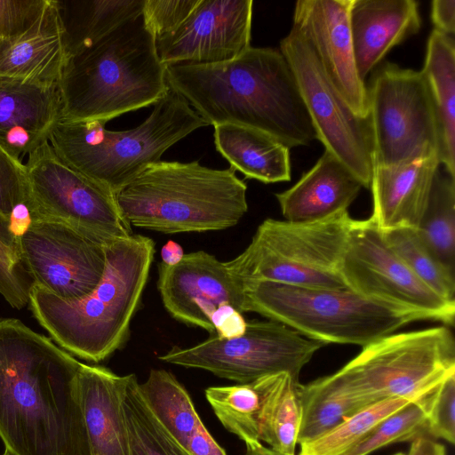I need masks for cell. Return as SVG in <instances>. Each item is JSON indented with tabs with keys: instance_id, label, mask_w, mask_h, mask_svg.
Segmentation results:
<instances>
[{
	"instance_id": "37",
	"label": "cell",
	"mask_w": 455,
	"mask_h": 455,
	"mask_svg": "<svg viewBox=\"0 0 455 455\" xmlns=\"http://www.w3.org/2000/svg\"><path fill=\"white\" fill-rule=\"evenodd\" d=\"M427 435L455 442V373L431 393L427 417Z\"/></svg>"
},
{
	"instance_id": "24",
	"label": "cell",
	"mask_w": 455,
	"mask_h": 455,
	"mask_svg": "<svg viewBox=\"0 0 455 455\" xmlns=\"http://www.w3.org/2000/svg\"><path fill=\"white\" fill-rule=\"evenodd\" d=\"M362 188L361 181L325 150L291 188L275 197L285 220L313 221L347 211Z\"/></svg>"
},
{
	"instance_id": "44",
	"label": "cell",
	"mask_w": 455,
	"mask_h": 455,
	"mask_svg": "<svg viewBox=\"0 0 455 455\" xmlns=\"http://www.w3.org/2000/svg\"><path fill=\"white\" fill-rule=\"evenodd\" d=\"M406 455H446L443 444L427 435H421L413 441Z\"/></svg>"
},
{
	"instance_id": "34",
	"label": "cell",
	"mask_w": 455,
	"mask_h": 455,
	"mask_svg": "<svg viewBox=\"0 0 455 455\" xmlns=\"http://www.w3.org/2000/svg\"><path fill=\"white\" fill-rule=\"evenodd\" d=\"M124 410L131 455H192L156 419L140 393L134 374L127 387Z\"/></svg>"
},
{
	"instance_id": "19",
	"label": "cell",
	"mask_w": 455,
	"mask_h": 455,
	"mask_svg": "<svg viewBox=\"0 0 455 455\" xmlns=\"http://www.w3.org/2000/svg\"><path fill=\"white\" fill-rule=\"evenodd\" d=\"M131 376L81 364L78 392L90 455H131L124 410Z\"/></svg>"
},
{
	"instance_id": "20",
	"label": "cell",
	"mask_w": 455,
	"mask_h": 455,
	"mask_svg": "<svg viewBox=\"0 0 455 455\" xmlns=\"http://www.w3.org/2000/svg\"><path fill=\"white\" fill-rule=\"evenodd\" d=\"M60 116L58 85L0 77V146L13 156L20 159L48 141Z\"/></svg>"
},
{
	"instance_id": "48",
	"label": "cell",
	"mask_w": 455,
	"mask_h": 455,
	"mask_svg": "<svg viewBox=\"0 0 455 455\" xmlns=\"http://www.w3.org/2000/svg\"><path fill=\"white\" fill-rule=\"evenodd\" d=\"M3 455H8V454L4 452Z\"/></svg>"
},
{
	"instance_id": "5",
	"label": "cell",
	"mask_w": 455,
	"mask_h": 455,
	"mask_svg": "<svg viewBox=\"0 0 455 455\" xmlns=\"http://www.w3.org/2000/svg\"><path fill=\"white\" fill-rule=\"evenodd\" d=\"M246 184L232 167L198 161H158L116 195L131 225L164 234L218 231L235 226L248 211Z\"/></svg>"
},
{
	"instance_id": "10",
	"label": "cell",
	"mask_w": 455,
	"mask_h": 455,
	"mask_svg": "<svg viewBox=\"0 0 455 455\" xmlns=\"http://www.w3.org/2000/svg\"><path fill=\"white\" fill-rule=\"evenodd\" d=\"M25 164L31 220L64 224L105 246L133 235L115 195L68 165L49 141L28 154Z\"/></svg>"
},
{
	"instance_id": "6",
	"label": "cell",
	"mask_w": 455,
	"mask_h": 455,
	"mask_svg": "<svg viewBox=\"0 0 455 455\" xmlns=\"http://www.w3.org/2000/svg\"><path fill=\"white\" fill-rule=\"evenodd\" d=\"M102 121L64 122L53 126L49 143L68 165L113 195L172 145L209 125L171 89L148 117L126 131H109Z\"/></svg>"
},
{
	"instance_id": "45",
	"label": "cell",
	"mask_w": 455,
	"mask_h": 455,
	"mask_svg": "<svg viewBox=\"0 0 455 455\" xmlns=\"http://www.w3.org/2000/svg\"><path fill=\"white\" fill-rule=\"evenodd\" d=\"M184 255L182 246L172 240L166 242L161 249L162 263L167 266L177 265Z\"/></svg>"
},
{
	"instance_id": "3",
	"label": "cell",
	"mask_w": 455,
	"mask_h": 455,
	"mask_svg": "<svg viewBox=\"0 0 455 455\" xmlns=\"http://www.w3.org/2000/svg\"><path fill=\"white\" fill-rule=\"evenodd\" d=\"M155 251V242L142 235L116 240L105 246L104 274L92 292L65 300L31 284L30 309L62 349L86 361H103L128 337Z\"/></svg>"
},
{
	"instance_id": "26",
	"label": "cell",
	"mask_w": 455,
	"mask_h": 455,
	"mask_svg": "<svg viewBox=\"0 0 455 455\" xmlns=\"http://www.w3.org/2000/svg\"><path fill=\"white\" fill-rule=\"evenodd\" d=\"M218 152L235 171L264 183L291 180L290 148L273 136L235 124L214 125Z\"/></svg>"
},
{
	"instance_id": "21",
	"label": "cell",
	"mask_w": 455,
	"mask_h": 455,
	"mask_svg": "<svg viewBox=\"0 0 455 455\" xmlns=\"http://www.w3.org/2000/svg\"><path fill=\"white\" fill-rule=\"evenodd\" d=\"M349 24L356 69L364 82L395 45L421 27L414 0H352Z\"/></svg>"
},
{
	"instance_id": "38",
	"label": "cell",
	"mask_w": 455,
	"mask_h": 455,
	"mask_svg": "<svg viewBox=\"0 0 455 455\" xmlns=\"http://www.w3.org/2000/svg\"><path fill=\"white\" fill-rule=\"evenodd\" d=\"M28 194L26 164L0 146V213L9 220L12 211L26 204Z\"/></svg>"
},
{
	"instance_id": "1",
	"label": "cell",
	"mask_w": 455,
	"mask_h": 455,
	"mask_svg": "<svg viewBox=\"0 0 455 455\" xmlns=\"http://www.w3.org/2000/svg\"><path fill=\"white\" fill-rule=\"evenodd\" d=\"M82 363L15 318L0 319V438L8 455H90Z\"/></svg>"
},
{
	"instance_id": "33",
	"label": "cell",
	"mask_w": 455,
	"mask_h": 455,
	"mask_svg": "<svg viewBox=\"0 0 455 455\" xmlns=\"http://www.w3.org/2000/svg\"><path fill=\"white\" fill-rule=\"evenodd\" d=\"M381 232L387 244L420 280L443 298L455 301V274L435 256L416 228Z\"/></svg>"
},
{
	"instance_id": "7",
	"label": "cell",
	"mask_w": 455,
	"mask_h": 455,
	"mask_svg": "<svg viewBox=\"0 0 455 455\" xmlns=\"http://www.w3.org/2000/svg\"><path fill=\"white\" fill-rule=\"evenodd\" d=\"M246 312L279 322L324 343L364 347L417 320L423 313L366 298L348 288L327 289L267 281L243 282Z\"/></svg>"
},
{
	"instance_id": "14",
	"label": "cell",
	"mask_w": 455,
	"mask_h": 455,
	"mask_svg": "<svg viewBox=\"0 0 455 455\" xmlns=\"http://www.w3.org/2000/svg\"><path fill=\"white\" fill-rule=\"evenodd\" d=\"M342 275L348 289L366 298L423 313L444 325L454 323L455 301L443 298L420 280L387 244L371 218L353 220Z\"/></svg>"
},
{
	"instance_id": "43",
	"label": "cell",
	"mask_w": 455,
	"mask_h": 455,
	"mask_svg": "<svg viewBox=\"0 0 455 455\" xmlns=\"http://www.w3.org/2000/svg\"><path fill=\"white\" fill-rule=\"evenodd\" d=\"M31 221L30 212L26 204H18L10 214V230L15 237L19 238L28 228Z\"/></svg>"
},
{
	"instance_id": "32",
	"label": "cell",
	"mask_w": 455,
	"mask_h": 455,
	"mask_svg": "<svg viewBox=\"0 0 455 455\" xmlns=\"http://www.w3.org/2000/svg\"><path fill=\"white\" fill-rule=\"evenodd\" d=\"M435 256L455 274V176L440 166L416 228Z\"/></svg>"
},
{
	"instance_id": "15",
	"label": "cell",
	"mask_w": 455,
	"mask_h": 455,
	"mask_svg": "<svg viewBox=\"0 0 455 455\" xmlns=\"http://www.w3.org/2000/svg\"><path fill=\"white\" fill-rule=\"evenodd\" d=\"M18 239L21 262L32 284L62 299L85 297L103 276L105 245L68 226L32 220Z\"/></svg>"
},
{
	"instance_id": "30",
	"label": "cell",
	"mask_w": 455,
	"mask_h": 455,
	"mask_svg": "<svg viewBox=\"0 0 455 455\" xmlns=\"http://www.w3.org/2000/svg\"><path fill=\"white\" fill-rule=\"evenodd\" d=\"M299 381L288 372L267 376L259 439L283 455H295L300 421Z\"/></svg>"
},
{
	"instance_id": "46",
	"label": "cell",
	"mask_w": 455,
	"mask_h": 455,
	"mask_svg": "<svg viewBox=\"0 0 455 455\" xmlns=\"http://www.w3.org/2000/svg\"><path fill=\"white\" fill-rule=\"evenodd\" d=\"M244 455H283L264 446L261 442L254 443H246V451Z\"/></svg>"
},
{
	"instance_id": "35",
	"label": "cell",
	"mask_w": 455,
	"mask_h": 455,
	"mask_svg": "<svg viewBox=\"0 0 455 455\" xmlns=\"http://www.w3.org/2000/svg\"><path fill=\"white\" fill-rule=\"evenodd\" d=\"M408 403L401 398L379 401L346 419L321 436L299 444V455H341L358 443L378 422Z\"/></svg>"
},
{
	"instance_id": "27",
	"label": "cell",
	"mask_w": 455,
	"mask_h": 455,
	"mask_svg": "<svg viewBox=\"0 0 455 455\" xmlns=\"http://www.w3.org/2000/svg\"><path fill=\"white\" fill-rule=\"evenodd\" d=\"M421 72L436 120L438 161L455 176V44L452 36L433 29Z\"/></svg>"
},
{
	"instance_id": "16",
	"label": "cell",
	"mask_w": 455,
	"mask_h": 455,
	"mask_svg": "<svg viewBox=\"0 0 455 455\" xmlns=\"http://www.w3.org/2000/svg\"><path fill=\"white\" fill-rule=\"evenodd\" d=\"M251 0H200L172 32L156 38L160 61L217 64L251 47Z\"/></svg>"
},
{
	"instance_id": "11",
	"label": "cell",
	"mask_w": 455,
	"mask_h": 455,
	"mask_svg": "<svg viewBox=\"0 0 455 455\" xmlns=\"http://www.w3.org/2000/svg\"><path fill=\"white\" fill-rule=\"evenodd\" d=\"M374 165L395 166L437 155V125L420 71L386 62L367 87Z\"/></svg>"
},
{
	"instance_id": "17",
	"label": "cell",
	"mask_w": 455,
	"mask_h": 455,
	"mask_svg": "<svg viewBox=\"0 0 455 455\" xmlns=\"http://www.w3.org/2000/svg\"><path fill=\"white\" fill-rule=\"evenodd\" d=\"M157 288L165 309L176 320L215 334L210 317L228 303L245 313L241 280L214 255L204 251L187 253L174 266L158 265Z\"/></svg>"
},
{
	"instance_id": "47",
	"label": "cell",
	"mask_w": 455,
	"mask_h": 455,
	"mask_svg": "<svg viewBox=\"0 0 455 455\" xmlns=\"http://www.w3.org/2000/svg\"><path fill=\"white\" fill-rule=\"evenodd\" d=\"M394 455H406V454H404V453H403V452H398V453H395V454H394Z\"/></svg>"
},
{
	"instance_id": "39",
	"label": "cell",
	"mask_w": 455,
	"mask_h": 455,
	"mask_svg": "<svg viewBox=\"0 0 455 455\" xmlns=\"http://www.w3.org/2000/svg\"><path fill=\"white\" fill-rule=\"evenodd\" d=\"M200 0H144L142 20L155 38L174 31Z\"/></svg>"
},
{
	"instance_id": "40",
	"label": "cell",
	"mask_w": 455,
	"mask_h": 455,
	"mask_svg": "<svg viewBox=\"0 0 455 455\" xmlns=\"http://www.w3.org/2000/svg\"><path fill=\"white\" fill-rule=\"evenodd\" d=\"M52 0H0V39L17 36L33 27Z\"/></svg>"
},
{
	"instance_id": "28",
	"label": "cell",
	"mask_w": 455,
	"mask_h": 455,
	"mask_svg": "<svg viewBox=\"0 0 455 455\" xmlns=\"http://www.w3.org/2000/svg\"><path fill=\"white\" fill-rule=\"evenodd\" d=\"M68 58L140 17L144 0H57Z\"/></svg>"
},
{
	"instance_id": "42",
	"label": "cell",
	"mask_w": 455,
	"mask_h": 455,
	"mask_svg": "<svg viewBox=\"0 0 455 455\" xmlns=\"http://www.w3.org/2000/svg\"><path fill=\"white\" fill-rule=\"evenodd\" d=\"M431 20L434 24L435 30L452 36L455 32V1H432Z\"/></svg>"
},
{
	"instance_id": "31",
	"label": "cell",
	"mask_w": 455,
	"mask_h": 455,
	"mask_svg": "<svg viewBox=\"0 0 455 455\" xmlns=\"http://www.w3.org/2000/svg\"><path fill=\"white\" fill-rule=\"evenodd\" d=\"M267 376L248 383L210 387L205 390V397L220 422L245 444L260 442L259 420Z\"/></svg>"
},
{
	"instance_id": "23",
	"label": "cell",
	"mask_w": 455,
	"mask_h": 455,
	"mask_svg": "<svg viewBox=\"0 0 455 455\" xmlns=\"http://www.w3.org/2000/svg\"><path fill=\"white\" fill-rule=\"evenodd\" d=\"M68 58L57 0L24 33L0 39V77L58 85Z\"/></svg>"
},
{
	"instance_id": "29",
	"label": "cell",
	"mask_w": 455,
	"mask_h": 455,
	"mask_svg": "<svg viewBox=\"0 0 455 455\" xmlns=\"http://www.w3.org/2000/svg\"><path fill=\"white\" fill-rule=\"evenodd\" d=\"M300 421L297 443L312 441L370 406L333 373L299 384Z\"/></svg>"
},
{
	"instance_id": "41",
	"label": "cell",
	"mask_w": 455,
	"mask_h": 455,
	"mask_svg": "<svg viewBox=\"0 0 455 455\" xmlns=\"http://www.w3.org/2000/svg\"><path fill=\"white\" fill-rule=\"evenodd\" d=\"M210 321L215 335L224 339L241 337L247 328L243 314L228 303L219 305L212 312Z\"/></svg>"
},
{
	"instance_id": "13",
	"label": "cell",
	"mask_w": 455,
	"mask_h": 455,
	"mask_svg": "<svg viewBox=\"0 0 455 455\" xmlns=\"http://www.w3.org/2000/svg\"><path fill=\"white\" fill-rule=\"evenodd\" d=\"M325 150L370 188L373 140L370 118L356 115L324 74L307 42L293 28L280 42Z\"/></svg>"
},
{
	"instance_id": "36",
	"label": "cell",
	"mask_w": 455,
	"mask_h": 455,
	"mask_svg": "<svg viewBox=\"0 0 455 455\" xmlns=\"http://www.w3.org/2000/svg\"><path fill=\"white\" fill-rule=\"evenodd\" d=\"M430 395L410 402L378 422L354 447L341 455H368L394 443L427 435Z\"/></svg>"
},
{
	"instance_id": "12",
	"label": "cell",
	"mask_w": 455,
	"mask_h": 455,
	"mask_svg": "<svg viewBox=\"0 0 455 455\" xmlns=\"http://www.w3.org/2000/svg\"><path fill=\"white\" fill-rule=\"evenodd\" d=\"M323 346L279 322L252 320L247 322L241 337L224 339L212 336L190 347H173L159 359L202 369L239 384L280 372H288L299 380L302 368Z\"/></svg>"
},
{
	"instance_id": "18",
	"label": "cell",
	"mask_w": 455,
	"mask_h": 455,
	"mask_svg": "<svg viewBox=\"0 0 455 455\" xmlns=\"http://www.w3.org/2000/svg\"><path fill=\"white\" fill-rule=\"evenodd\" d=\"M352 0H299L295 29L310 45L328 79L352 110L369 116L368 92L354 56L349 12Z\"/></svg>"
},
{
	"instance_id": "9",
	"label": "cell",
	"mask_w": 455,
	"mask_h": 455,
	"mask_svg": "<svg viewBox=\"0 0 455 455\" xmlns=\"http://www.w3.org/2000/svg\"><path fill=\"white\" fill-rule=\"evenodd\" d=\"M453 373L455 340L443 325L375 340L334 374L371 405L385 399L419 400Z\"/></svg>"
},
{
	"instance_id": "2",
	"label": "cell",
	"mask_w": 455,
	"mask_h": 455,
	"mask_svg": "<svg viewBox=\"0 0 455 455\" xmlns=\"http://www.w3.org/2000/svg\"><path fill=\"white\" fill-rule=\"evenodd\" d=\"M168 86L208 124L262 131L289 148L309 145L316 132L294 73L280 50L250 47L217 64L166 66Z\"/></svg>"
},
{
	"instance_id": "22",
	"label": "cell",
	"mask_w": 455,
	"mask_h": 455,
	"mask_svg": "<svg viewBox=\"0 0 455 455\" xmlns=\"http://www.w3.org/2000/svg\"><path fill=\"white\" fill-rule=\"evenodd\" d=\"M439 166L437 155L400 165L373 166L370 218L379 229L418 228Z\"/></svg>"
},
{
	"instance_id": "25",
	"label": "cell",
	"mask_w": 455,
	"mask_h": 455,
	"mask_svg": "<svg viewBox=\"0 0 455 455\" xmlns=\"http://www.w3.org/2000/svg\"><path fill=\"white\" fill-rule=\"evenodd\" d=\"M139 387L156 419L186 451L192 455H227L206 429L189 394L174 375L153 369Z\"/></svg>"
},
{
	"instance_id": "4",
	"label": "cell",
	"mask_w": 455,
	"mask_h": 455,
	"mask_svg": "<svg viewBox=\"0 0 455 455\" xmlns=\"http://www.w3.org/2000/svg\"><path fill=\"white\" fill-rule=\"evenodd\" d=\"M156 38L142 16L70 57L58 84L60 120L102 121L162 99L169 86Z\"/></svg>"
},
{
	"instance_id": "8",
	"label": "cell",
	"mask_w": 455,
	"mask_h": 455,
	"mask_svg": "<svg viewBox=\"0 0 455 455\" xmlns=\"http://www.w3.org/2000/svg\"><path fill=\"white\" fill-rule=\"evenodd\" d=\"M353 220L347 211L313 221L267 219L245 250L225 265L242 282L347 288L342 264Z\"/></svg>"
}]
</instances>
